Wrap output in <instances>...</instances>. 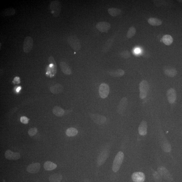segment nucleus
<instances>
[{"instance_id":"nucleus-1","label":"nucleus","mask_w":182,"mask_h":182,"mask_svg":"<svg viewBox=\"0 0 182 182\" xmlns=\"http://www.w3.org/2000/svg\"><path fill=\"white\" fill-rule=\"evenodd\" d=\"M50 10L52 15L55 17H59L61 11V5L59 1H52L49 6Z\"/></svg>"},{"instance_id":"nucleus-2","label":"nucleus","mask_w":182,"mask_h":182,"mask_svg":"<svg viewBox=\"0 0 182 182\" xmlns=\"http://www.w3.org/2000/svg\"><path fill=\"white\" fill-rule=\"evenodd\" d=\"M124 159V154L122 152H119L115 156L112 165V170L116 172L119 170Z\"/></svg>"},{"instance_id":"nucleus-3","label":"nucleus","mask_w":182,"mask_h":182,"mask_svg":"<svg viewBox=\"0 0 182 182\" xmlns=\"http://www.w3.org/2000/svg\"><path fill=\"white\" fill-rule=\"evenodd\" d=\"M67 41L68 44L74 50L78 51L81 49V45L77 37L74 36H70L68 37Z\"/></svg>"},{"instance_id":"nucleus-4","label":"nucleus","mask_w":182,"mask_h":182,"mask_svg":"<svg viewBox=\"0 0 182 182\" xmlns=\"http://www.w3.org/2000/svg\"><path fill=\"white\" fill-rule=\"evenodd\" d=\"M139 85L140 97L141 99H144L147 96L149 86L148 82L145 80L141 82Z\"/></svg>"},{"instance_id":"nucleus-5","label":"nucleus","mask_w":182,"mask_h":182,"mask_svg":"<svg viewBox=\"0 0 182 182\" xmlns=\"http://www.w3.org/2000/svg\"><path fill=\"white\" fill-rule=\"evenodd\" d=\"M34 41L32 37L27 36L25 39L23 44V50L25 53H28L32 51Z\"/></svg>"},{"instance_id":"nucleus-6","label":"nucleus","mask_w":182,"mask_h":182,"mask_svg":"<svg viewBox=\"0 0 182 182\" xmlns=\"http://www.w3.org/2000/svg\"><path fill=\"white\" fill-rule=\"evenodd\" d=\"M90 117L94 123L99 125H102L105 123L106 121V118L104 116L98 114H91Z\"/></svg>"},{"instance_id":"nucleus-7","label":"nucleus","mask_w":182,"mask_h":182,"mask_svg":"<svg viewBox=\"0 0 182 182\" xmlns=\"http://www.w3.org/2000/svg\"><path fill=\"white\" fill-rule=\"evenodd\" d=\"M110 92L109 86L107 84L103 83L99 88V93L101 98L105 99L108 96Z\"/></svg>"},{"instance_id":"nucleus-8","label":"nucleus","mask_w":182,"mask_h":182,"mask_svg":"<svg viewBox=\"0 0 182 182\" xmlns=\"http://www.w3.org/2000/svg\"><path fill=\"white\" fill-rule=\"evenodd\" d=\"M96 27L101 32H107L111 28V25L108 22H100L97 24Z\"/></svg>"},{"instance_id":"nucleus-9","label":"nucleus","mask_w":182,"mask_h":182,"mask_svg":"<svg viewBox=\"0 0 182 182\" xmlns=\"http://www.w3.org/2000/svg\"><path fill=\"white\" fill-rule=\"evenodd\" d=\"M128 99L125 97H123L121 99L117 108V112L120 114H122L127 108L128 105Z\"/></svg>"},{"instance_id":"nucleus-10","label":"nucleus","mask_w":182,"mask_h":182,"mask_svg":"<svg viewBox=\"0 0 182 182\" xmlns=\"http://www.w3.org/2000/svg\"><path fill=\"white\" fill-rule=\"evenodd\" d=\"M5 158L8 160H17L21 157L19 153L13 152L11 150H8L6 152L5 154Z\"/></svg>"},{"instance_id":"nucleus-11","label":"nucleus","mask_w":182,"mask_h":182,"mask_svg":"<svg viewBox=\"0 0 182 182\" xmlns=\"http://www.w3.org/2000/svg\"><path fill=\"white\" fill-rule=\"evenodd\" d=\"M167 96L169 102L171 104L174 103L176 99V91L173 88L167 91Z\"/></svg>"},{"instance_id":"nucleus-12","label":"nucleus","mask_w":182,"mask_h":182,"mask_svg":"<svg viewBox=\"0 0 182 182\" xmlns=\"http://www.w3.org/2000/svg\"><path fill=\"white\" fill-rule=\"evenodd\" d=\"M132 179L134 182H143L145 180V176L142 172H135L132 175Z\"/></svg>"},{"instance_id":"nucleus-13","label":"nucleus","mask_w":182,"mask_h":182,"mask_svg":"<svg viewBox=\"0 0 182 182\" xmlns=\"http://www.w3.org/2000/svg\"><path fill=\"white\" fill-rule=\"evenodd\" d=\"M41 165L39 163H35L29 165L27 168V171L30 173H37L40 170Z\"/></svg>"},{"instance_id":"nucleus-14","label":"nucleus","mask_w":182,"mask_h":182,"mask_svg":"<svg viewBox=\"0 0 182 182\" xmlns=\"http://www.w3.org/2000/svg\"><path fill=\"white\" fill-rule=\"evenodd\" d=\"M60 66L61 71L65 75H70L72 74L71 68L65 62L63 61L61 62L60 63Z\"/></svg>"},{"instance_id":"nucleus-15","label":"nucleus","mask_w":182,"mask_h":182,"mask_svg":"<svg viewBox=\"0 0 182 182\" xmlns=\"http://www.w3.org/2000/svg\"><path fill=\"white\" fill-rule=\"evenodd\" d=\"M108 153L106 151H103L99 155L97 160V165L100 166L105 163L108 156Z\"/></svg>"},{"instance_id":"nucleus-16","label":"nucleus","mask_w":182,"mask_h":182,"mask_svg":"<svg viewBox=\"0 0 182 182\" xmlns=\"http://www.w3.org/2000/svg\"><path fill=\"white\" fill-rule=\"evenodd\" d=\"M148 125L147 122L145 121H142L140 123L138 128L139 133L142 136L145 135L147 133Z\"/></svg>"},{"instance_id":"nucleus-17","label":"nucleus","mask_w":182,"mask_h":182,"mask_svg":"<svg viewBox=\"0 0 182 182\" xmlns=\"http://www.w3.org/2000/svg\"><path fill=\"white\" fill-rule=\"evenodd\" d=\"M16 13V10L13 8H10L3 10L1 13V15L3 17L13 16Z\"/></svg>"},{"instance_id":"nucleus-18","label":"nucleus","mask_w":182,"mask_h":182,"mask_svg":"<svg viewBox=\"0 0 182 182\" xmlns=\"http://www.w3.org/2000/svg\"><path fill=\"white\" fill-rule=\"evenodd\" d=\"M164 73L170 77H174L176 75L177 72L176 69L171 67H167L164 69Z\"/></svg>"},{"instance_id":"nucleus-19","label":"nucleus","mask_w":182,"mask_h":182,"mask_svg":"<svg viewBox=\"0 0 182 182\" xmlns=\"http://www.w3.org/2000/svg\"><path fill=\"white\" fill-rule=\"evenodd\" d=\"M63 86L59 84H56L50 88L51 92L53 94H59L63 92Z\"/></svg>"},{"instance_id":"nucleus-20","label":"nucleus","mask_w":182,"mask_h":182,"mask_svg":"<svg viewBox=\"0 0 182 182\" xmlns=\"http://www.w3.org/2000/svg\"><path fill=\"white\" fill-rule=\"evenodd\" d=\"M113 42V39H110L105 43L102 48V51L103 53H106L110 49Z\"/></svg>"},{"instance_id":"nucleus-21","label":"nucleus","mask_w":182,"mask_h":182,"mask_svg":"<svg viewBox=\"0 0 182 182\" xmlns=\"http://www.w3.org/2000/svg\"><path fill=\"white\" fill-rule=\"evenodd\" d=\"M109 75L113 77H120L125 74V72L121 69L113 70L109 72Z\"/></svg>"},{"instance_id":"nucleus-22","label":"nucleus","mask_w":182,"mask_h":182,"mask_svg":"<svg viewBox=\"0 0 182 182\" xmlns=\"http://www.w3.org/2000/svg\"><path fill=\"white\" fill-rule=\"evenodd\" d=\"M148 22L150 25L158 26L162 24V20L156 18H150L148 20Z\"/></svg>"},{"instance_id":"nucleus-23","label":"nucleus","mask_w":182,"mask_h":182,"mask_svg":"<svg viewBox=\"0 0 182 182\" xmlns=\"http://www.w3.org/2000/svg\"><path fill=\"white\" fill-rule=\"evenodd\" d=\"M44 167L46 170L51 171L57 168V165L50 161H47L44 165Z\"/></svg>"},{"instance_id":"nucleus-24","label":"nucleus","mask_w":182,"mask_h":182,"mask_svg":"<svg viewBox=\"0 0 182 182\" xmlns=\"http://www.w3.org/2000/svg\"><path fill=\"white\" fill-rule=\"evenodd\" d=\"M62 179L61 175L59 173H55L50 176L49 181L50 182H61Z\"/></svg>"},{"instance_id":"nucleus-25","label":"nucleus","mask_w":182,"mask_h":182,"mask_svg":"<svg viewBox=\"0 0 182 182\" xmlns=\"http://www.w3.org/2000/svg\"><path fill=\"white\" fill-rule=\"evenodd\" d=\"M53 112L55 115L58 117H61L65 114V111L61 107L55 106L53 110Z\"/></svg>"},{"instance_id":"nucleus-26","label":"nucleus","mask_w":182,"mask_h":182,"mask_svg":"<svg viewBox=\"0 0 182 182\" xmlns=\"http://www.w3.org/2000/svg\"><path fill=\"white\" fill-rule=\"evenodd\" d=\"M109 14L113 17H116L120 15L121 13V9L116 8H111L108 10Z\"/></svg>"},{"instance_id":"nucleus-27","label":"nucleus","mask_w":182,"mask_h":182,"mask_svg":"<svg viewBox=\"0 0 182 182\" xmlns=\"http://www.w3.org/2000/svg\"><path fill=\"white\" fill-rule=\"evenodd\" d=\"M162 41L165 45L167 46L171 45L173 42V38L170 35L166 34L163 36Z\"/></svg>"},{"instance_id":"nucleus-28","label":"nucleus","mask_w":182,"mask_h":182,"mask_svg":"<svg viewBox=\"0 0 182 182\" xmlns=\"http://www.w3.org/2000/svg\"><path fill=\"white\" fill-rule=\"evenodd\" d=\"M78 133V131L75 128H68L66 130V135L69 136H73L77 135Z\"/></svg>"},{"instance_id":"nucleus-29","label":"nucleus","mask_w":182,"mask_h":182,"mask_svg":"<svg viewBox=\"0 0 182 182\" xmlns=\"http://www.w3.org/2000/svg\"><path fill=\"white\" fill-rule=\"evenodd\" d=\"M136 30L135 28L132 26L129 28L127 34V38L130 39L135 36L136 33Z\"/></svg>"},{"instance_id":"nucleus-30","label":"nucleus","mask_w":182,"mask_h":182,"mask_svg":"<svg viewBox=\"0 0 182 182\" xmlns=\"http://www.w3.org/2000/svg\"><path fill=\"white\" fill-rule=\"evenodd\" d=\"M162 148L163 150L165 152H169L171 151V146L170 144L168 142L163 143L162 145Z\"/></svg>"},{"instance_id":"nucleus-31","label":"nucleus","mask_w":182,"mask_h":182,"mask_svg":"<svg viewBox=\"0 0 182 182\" xmlns=\"http://www.w3.org/2000/svg\"><path fill=\"white\" fill-rule=\"evenodd\" d=\"M120 55L122 57L125 59H128L131 57V53L129 51L125 50L122 51L120 53Z\"/></svg>"},{"instance_id":"nucleus-32","label":"nucleus","mask_w":182,"mask_h":182,"mask_svg":"<svg viewBox=\"0 0 182 182\" xmlns=\"http://www.w3.org/2000/svg\"><path fill=\"white\" fill-rule=\"evenodd\" d=\"M38 132V130L36 128H31L28 131V135L32 136L36 135Z\"/></svg>"},{"instance_id":"nucleus-33","label":"nucleus","mask_w":182,"mask_h":182,"mask_svg":"<svg viewBox=\"0 0 182 182\" xmlns=\"http://www.w3.org/2000/svg\"><path fill=\"white\" fill-rule=\"evenodd\" d=\"M20 121L23 123L27 124L28 123L29 119L26 117H22L20 118Z\"/></svg>"},{"instance_id":"nucleus-34","label":"nucleus","mask_w":182,"mask_h":182,"mask_svg":"<svg viewBox=\"0 0 182 182\" xmlns=\"http://www.w3.org/2000/svg\"><path fill=\"white\" fill-rule=\"evenodd\" d=\"M13 82L14 84H19L20 82L19 77H16L14 78Z\"/></svg>"},{"instance_id":"nucleus-35","label":"nucleus","mask_w":182,"mask_h":182,"mask_svg":"<svg viewBox=\"0 0 182 182\" xmlns=\"http://www.w3.org/2000/svg\"><path fill=\"white\" fill-rule=\"evenodd\" d=\"M135 51L136 53H139L140 52V50L139 49L137 48L135 50Z\"/></svg>"},{"instance_id":"nucleus-36","label":"nucleus","mask_w":182,"mask_h":182,"mask_svg":"<svg viewBox=\"0 0 182 182\" xmlns=\"http://www.w3.org/2000/svg\"><path fill=\"white\" fill-rule=\"evenodd\" d=\"M21 89V87H18L16 91L17 92H19L20 90Z\"/></svg>"}]
</instances>
